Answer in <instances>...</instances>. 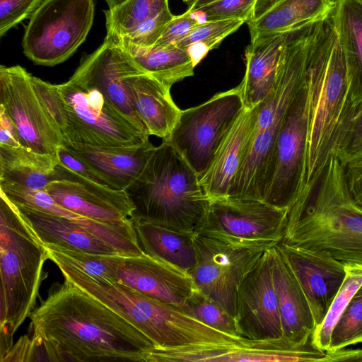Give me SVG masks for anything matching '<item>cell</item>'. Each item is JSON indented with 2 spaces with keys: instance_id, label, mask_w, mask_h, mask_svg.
I'll use <instances>...</instances> for the list:
<instances>
[{
  "instance_id": "cell-1",
  "label": "cell",
  "mask_w": 362,
  "mask_h": 362,
  "mask_svg": "<svg viewBox=\"0 0 362 362\" xmlns=\"http://www.w3.org/2000/svg\"><path fill=\"white\" fill-rule=\"evenodd\" d=\"M49 361H140L151 341L117 313L64 280L30 314Z\"/></svg>"
},
{
  "instance_id": "cell-2",
  "label": "cell",
  "mask_w": 362,
  "mask_h": 362,
  "mask_svg": "<svg viewBox=\"0 0 362 362\" xmlns=\"http://www.w3.org/2000/svg\"><path fill=\"white\" fill-rule=\"evenodd\" d=\"M334 10L315 23L309 50L308 145L303 190L313 188L320 180L354 107Z\"/></svg>"
},
{
  "instance_id": "cell-3",
  "label": "cell",
  "mask_w": 362,
  "mask_h": 362,
  "mask_svg": "<svg viewBox=\"0 0 362 362\" xmlns=\"http://www.w3.org/2000/svg\"><path fill=\"white\" fill-rule=\"evenodd\" d=\"M281 242L362 265V208L354 202L334 155L315 187L289 209Z\"/></svg>"
},
{
  "instance_id": "cell-4",
  "label": "cell",
  "mask_w": 362,
  "mask_h": 362,
  "mask_svg": "<svg viewBox=\"0 0 362 362\" xmlns=\"http://www.w3.org/2000/svg\"><path fill=\"white\" fill-rule=\"evenodd\" d=\"M125 191L134 205L132 221L180 232L196 233L210 204L198 175L165 139Z\"/></svg>"
},
{
  "instance_id": "cell-5",
  "label": "cell",
  "mask_w": 362,
  "mask_h": 362,
  "mask_svg": "<svg viewBox=\"0 0 362 362\" xmlns=\"http://www.w3.org/2000/svg\"><path fill=\"white\" fill-rule=\"evenodd\" d=\"M47 259L45 245L0 192V356L34 310Z\"/></svg>"
},
{
  "instance_id": "cell-6",
  "label": "cell",
  "mask_w": 362,
  "mask_h": 362,
  "mask_svg": "<svg viewBox=\"0 0 362 362\" xmlns=\"http://www.w3.org/2000/svg\"><path fill=\"white\" fill-rule=\"evenodd\" d=\"M31 81L66 146H129L149 139L147 133L118 112L95 88L70 78L57 85L33 76Z\"/></svg>"
},
{
  "instance_id": "cell-7",
  "label": "cell",
  "mask_w": 362,
  "mask_h": 362,
  "mask_svg": "<svg viewBox=\"0 0 362 362\" xmlns=\"http://www.w3.org/2000/svg\"><path fill=\"white\" fill-rule=\"evenodd\" d=\"M93 16V0H44L25 28L24 54L38 65L64 62L85 41Z\"/></svg>"
},
{
  "instance_id": "cell-8",
  "label": "cell",
  "mask_w": 362,
  "mask_h": 362,
  "mask_svg": "<svg viewBox=\"0 0 362 362\" xmlns=\"http://www.w3.org/2000/svg\"><path fill=\"white\" fill-rule=\"evenodd\" d=\"M288 209L264 201L229 196L210 199L196 233L226 243L269 250L284 239Z\"/></svg>"
},
{
  "instance_id": "cell-9",
  "label": "cell",
  "mask_w": 362,
  "mask_h": 362,
  "mask_svg": "<svg viewBox=\"0 0 362 362\" xmlns=\"http://www.w3.org/2000/svg\"><path fill=\"white\" fill-rule=\"evenodd\" d=\"M238 86L182 110L165 139L200 177L209 168L223 139L244 109Z\"/></svg>"
},
{
  "instance_id": "cell-10",
  "label": "cell",
  "mask_w": 362,
  "mask_h": 362,
  "mask_svg": "<svg viewBox=\"0 0 362 362\" xmlns=\"http://www.w3.org/2000/svg\"><path fill=\"white\" fill-rule=\"evenodd\" d=\"M308 127V87L306 80L284 118L263 201L288 209L305 187Z\"/></svg>"
},
{
  "instance_id": "cell-11",
  "label": "cell",
  "mask_w": 362,
  "mask_h": 362,
  "mask_svg": "<svg viewBox=\"0 0 362 362\" xmlns=\"http://www.w3.org/2000/svg\"><path fill=\"white\" fill-rule=\"evenodd\" d=\"M197 264L191 271L194 287L235 316L238 288L264 252L195 233Z\"/></svg>"
},
{
  "instance_id": "cell-12",
  "label": "cell",
  "mask_w": 362,
  "mask_h": 362,
  "mask_svg": "<svg viewBox=\"0 0 362 362\" xmlns=\"http://www.w3.org/2000/svg\"><path fill=\"white\" fill-rule=\"evenodd\" d=\"M0 105L14 123L22 146L57 156L62 136L35 92L31 74L22 66H0Z\"/></svg>"
},
{
  "instance_id": "cell-13",
  "label": "cell",
  "mask_w": 362,
  "mask_h": 362,
  "mask_svg": "<svg viewBox=\"0 0 362 362\" xmlns=\"http://www.w3.org/2000/svg\"><path fill=\"white\" fill-rule=\"evenodd\" d=\"M270 249L245 276L237 291L234 318L238 331L242 337L253 341L285 340L272 278Z\"/></svg>"
},
{
  "instance_id": "cell-14",
  "label": "cell",
  "mask_w": 362,
  "mask_h": 362,
  "mask_svg": "<svg viewBox=\"0 0 362 362\" xmlns=\"http://www.w3.org/2000/svg\"><path fill=\"white\" fill-rule=\"evenodd\" d=\"M45 191L62 206L87 218L115 225L131 221L134 205L125 190L96 183L59 163Z\"/></svg>"
},
{
  "instance_id": "cell-15",
  "label": "cell",
  "mask_w": 362,
  "mask_h": 362,
  "mask_svg": "<svg viewBox=\"0 0 362 362\" xmlns=\"http://www.w3.org/2000/svg\"><path fill=\"white\" fill-rule=\"evenodd\" d=\"M327 351L315 347L311 339L293 346L285 340L253 341L232 344H209L173 349L153 348L146 362L198 361H326Z\"/></svg>"
},
{
  "instance_id": "cell-16",
  "label": "cell",
  "mask_w": 362,
  "mask_h": 362,
  "mask_svg": "<svg viewBox=\"0 0 362 362\" xmlns=\"http://www.w3.org/2000/svg\"><path fill=\"white\" fill-rule=\"evenodd\" d=\"M142 72L144 71L130 54L106 36L96 50L82 56L79 66L70 79L98 90L118 112L148 134L132 106L124 85L126 77Z\"/></svg>"
},
{
  "instance_id": "cell-17",
  "label": "cell",
  "mask_w": 362,
  "mask_h": 362,
  "mask_svg": "<svg viewBox=\"0 0 362 362\" xmlns=\"http://www.w3.org/2000/svg\"><path fill=\"white\" fill-rule=\"evenodd\" d=\"M311 308L315 329L326 314L345 279V262L315 250L284 242L278 244Z\"/></svg>"
},
{
  "instance_id": "cell-18",
  "label": "cell",
  "mask_w": 362,
  "mask_h": 362,
  "mask_svg": "<svg viewBox=\"0 0 362 362\" xmlns=\"http://www.w3.org/2000/svg\"><path fill=\"white\" fill-rule=\"evenodd\" d=\"M114 282L178 307L185 303L194 289L189 274L144 252L136 256L120 255L115 269Z\"/></svg>"
},
{
  "instance_id": "cell-19",
  "label": "cell",
  "mask_w": 362,
  "mask_h": 362,
  "mask_svg": "<svg viewBox=\"0 0 362 362\" xmlns=\"http://www.w3.org/2000/svg\"><path fill=\"white\" fill-rule=\"evenodd\" d=\"M272 272L283 336L291 346L305 345L315 329L308 300L278 245L271 249Z\"/></svg>"
},
{
  "instance_id": "cell-20",
  "label": "cell",
  "mask_w": 362,
  "mask_h": 362,
  "mask_svg": "<svg viewBox=\"0 0 362 362\" xmlns=\"http://www.w3.org/2000/svg\"><path fill=\"white\" fill-rule=\"evenodd\" d=\"M169 0H126L104 10L107 36L132 45L149 47L161 36L173 15Z\"/></svg>"
},
{
  "instance_id": "cell-21",
  "label": "cell",
  "mask_w": 362,
  "mask_h": 362,
  "mask_svg": "<svg viewBox=\"0 0 362 362\" xmlns=\"http://www.w3.org/2000/svg\"><path fill=\"white\" fill-rule=\"evenodd\" d=\"M293 31L258 36L245 50V71L238 85L244 107L253 109L273 89Z\"/></svg>"
},
{
  "instance_id": "cell-22",
  "label": "cell",
  "mask_w": 362,
  "mask_h": 362,
  "mask_svg": "<svg viewBox=\"0 0 362 362\" xmlns=\"http://www.w3.org/2000/svg\"><path fill=\"white\" fill-rule=\"evenodd\" d=\"M0 192L16 205L57 215L76 223L113 246L123 256L143 253L132 220L127 223L115 225L87 218L62 206L45 190L0 185Z\"/></svg>"
},
{
  "instance_id": "cell-23",
  "label": "cell",
  "mask_w": 362,
  "mask_h": 362,
  "mask_svg": "<svg viewBox=\"0 0 362 362\" xmlns=\"http://www.w3.org/2000/svg\"><path fill=\"white\" fill-rule=\"evenodd\" d=\"M257 105L244 108L218 147L207 171L199 177L200 184L211 199L228 196L255 130Z\"/></svg>"
},
{
  "instance_id": "cell-24",
  "label": "cell",
  "mask_w": 362,
  "mask_h": 362,
  "mask_svg": "<svg viewBox=\"0 0 362 362\" xmlns=\"http://www.w3.org/2000/svg\"><path fill=\"white\" fill-rule=\"evenodd\" d=\"M337 0H257L246 22L250 40L298 30L327 17Z\"/></svg>"
},
{
  "instance_id": "cell-25",
  "label": "cell",
  "mask_w": 362,
  "mask_h": 362,
  "mask_svg": "<svg viewBox=\"0 0 362 362\" xmlns=\"http://www.w3.org/2000/svg\"><path fill=\"white\" fill-rule=\"evenodd\" d=\"M66 147L103 177L111 188L125 190L141 173L156 146L148 139L141 144L129 146Z\"/></svg>"
},
{
  "instance_id": "cell-26",
  "label": "cell",
  "mask_w": 362,
  "mask_h": 362,
  "mask_svg": "<svg viewBox=\"0 0 362 362\" xmlns=\"http://www.w3.org/2000/svg\"><path fill=\"white\" fill-rule=\"evenodd\" d=\"M124 85L132 106L149 136L167 139L181 115L170 87L145 72L125 78Z\"/></svg>"
},
{
  "instance_id": "cell-27",
  "label": "cell",
  "mask_w": 362,
  "mask_h": 362,
  "mask_svg": "<svg viewBox=\"0 0 362 362\" xmlns=\"http://www.w3.org/2000/svg\"><path fill=\"white\" fill-rule=\"evenodd\" d=\"M14 205L45 246L98 255H122L113 246L69 219Z\"/></svg>"
},
{
  "instance_id": "cell-28",
  "label": "cell",
  "mask_w": 362,
  "mask_h": 362,
  "mask_svg": "<svg viewBox=\"0 0 362 362\" xmlns=\"http://www.w3.org/2000/svg\"><path fill=\"white\" fill-rule=\"evenodd\" d=\"M132 223L143 252L189 275L197 264L195 233L177 231L146 222Z\"/></svg>"
},
{
  "instance_id": "cell-29",
  "label": "cell",
  "mask_w": 362,
  "mask_h": 362,
  "mask_svg": "<svg viewBox=\"0 0 362 362\" xmlns=\"http://www.w3.org/2000/svg\"><path fill=\"white\" fill-rule=\"evenodd\" d=\"M57 156L40 154L22 146H0V185L45 190L54 180Z\"/></svg>"
},
{
  "instance_id": "cell-30",
  "label": "cell",
  "mask_w": 362,
  "mask_h": 362,
  "mask_svg": "<svg viewBox=\"0 0 362 362\" xmlns=\"http://www.w3.org/2000/svg\"><path fill=\"white\" fill-rule=\"evenodd\" d=\"M334 13L354 107L362 102V3L358 0H337Z\"/></svg>"
},
{
  "instance_id": "cell-31",
  "label": "cell",
  "mask_w": 362,
  "mask_h": 362,
  "mask_svg": "<svg viewBox=\"0 0 362 362\" xmlns=\"http://www.w3.org/2000/svg\"><path fill=\"white\" fill-rule=\"evenodd\" d=\"M114 41L130 54L145 73L170 88L194 75L195 66L185 48L175 45L141 47Z\"/></svg>"
},
{
  "instance_id": "cell-32",
  "label": "cell",
  "mask_w": 362,
  "mask_h": 362,
  "mask_svg": "<svg viewBox=\"0 0 362 362\" xmlns=\"http://www.w3.org/2000/svg\"><path fill=\"white\" fill-rule=\"evenodd\" d=\"M346 275L344 282L334 298L322 324L311 335L312 344L327 351L332 330L351 298L362 284V265L345 262Z\"/></svg>"
},
{
  "instance_id": "cell-33",
  "label": "cell",
  "mask_w": 362,
  "mask_h": 362,
  "mask_svg": "<svg viewBox=\"0 0 362 362\" xmlns=\"http://www.w3.org/2000/svg\"><path fill=\"white\" fill-rule=\"evenodd\" d=\"M179 308L210 327L237 339H246L240 335L234 317L195 287L190 296Z\"/></svg>"
},
{
  "instance_id": "cell-34",
  "label": "cell",
  "mask_w": 362,
  "mask_h": 362,
  "mask_svg": "<svg viewBox=\"0 0 362 362\" xmlns=\"http://www.w3.org/2000/svg\"><path fill=\"white\" fill-rule=\"evenodd\" d=\"M45 247L48 259L62 261L95 279L114 282L115 269L120 255H98L50 245Z\"/></svg>"
},
{
  "instance_id": "cell-35",
  "label": "cell",
  "mask_w": 362,
  "mask_h": 362,
  "mask_svg": "<svg viewBox=\"0 0 362 362\" xmlns=\"http://www.w3.org/2000/svg\"><path fill=\"white\" fill-rule=\"evenodd\" d=\"M362 342V284L334 326L329 349L332 352Z\"/></svg>"
},
{
  "instance_id": "cell-36",
  "label": "cell",
  "mask_w": 362,
  "mask_h": 362,
  "mask_svg": "<svg viewBox=\"0 0 362 362\" xmlns=\"http://www.w3.org/2000/svg\"><path fill=\"white\" fill-rule=\"evenodd\" d=\"M245 23V21L238 18L204 21L195 26L177 45L187 49L192 45L198 44L209 51L216 48L227 36Z\"/></svg>"
},
{
  "instance_id": "cell-37",
  "label": "cell",
  "mask_w": 362,
  "mask_h": 362,
  "mask_svg": "<svg viewBox=\"0 0 362 362\" xmlns=\"http://www.w3.org/2000/svg\"><path fill=\"white\" fill-rule=\"evenodd\" d=\"M332 155L341 165L362 157V102L353 107Z\"/></svg>"
},
{
  "instance_id": "cell-38",
  "label": "cell",
  "mask_w": 362,
  "mask_h": 362,
  "mask_svg": "<svg viewBox=\"0 0 362 362\" xmlns=\"http://www.w3.org/2000/svg\"><path fill=\"white\" fill-rule=\"evenodd\" d=\"M257 0H216L195 11L205 21L238 18L246 23L251 17Z\"/></svg>"
},
{
  "instance_id": "cell-39",
  "label": "cell",
  "mask_w": 362,
  "mask_h": 362,
  "mask_svg": "<svg viewBox=\"0 0 362 362\" xmlns=\"http://www.w3.org/2000/svg\"><path fill=\"white\" fill-rule=\"evenodd\" d=\"M44 0H0V36L31 16Z\"/></svg>"
},
{
  "instance_id": "cell-40",
  "label": "cell",
  "mask_w": 362,
  "mask_h": 362,
  "mask_svg": "<svg viewBox=\"0 0 362 362\" xmlns=\"http://www.w3.org/2000/svg\"><path fill=\"white\" fill-rule=\"evenodd\" d=\"M49 361L42 341L38 337L27 335L18 341L0 358L1 362L9 361Z\"/></svg>"
},
{
  "instance_id": "cell-41",
  "label": "cell",
  "mask_w": 362,
  "mask_h": 362,
  "mask_svg": "<svg viewBox=\"0 0 362 362\" xmlns=\"http://www.w3.org/2000/svg\"><path fill=\"white\" fill-rule=\"evenodd\" d=\"M192 12L187 10L181 15L174 16L154 45H177L180 43L200 23L192 17Z\"/></svg>"
},
{
  "instance_id": "cell-42",
  "label": "cell",
  "mask_w": 362,
  "mask_h": 362,
  "mask_svg": "<svg viewBox=\"0 0 362 362\" xmlns=\"http://www.w3.org/2000/svg\"><path fill=\"white\" fill-rule=\"evenodd\" d=\"M57 156L58 163L91 181L111 188L103 177L71 153L64 145L62 144L58 147Z\"/></svg>"
},
{
  "instance_id": "cell-43",
  "label": "cell",
  "mask_w": 362,
  "mask_h": 362,
  "mask_svg": "<svg viewBox=\"0 0 362 362\" xmlns=\"http://www.w3.org/2000/svg\"><path fill=\"white\" fill-rule=\"evenodd\" d=\"M342 165L349 193L354 202L362 208V157Z\"/></svg>"
},
{
  "instance_id": "cell-44",
  "label": "cell",
  "mask_w": 362,
  "mask_h": 362,
  "mask_svg": "<svg viewBox=\"0 0 362 362\" xmlns=\"http://www.w3.org/2000/svg\"><path fill=\"white\" fill-rule=\"evenodd\" d=\"M0 146L17 147L21 143L16 127L2 106L0 105Z\"/></svg>"
},
{
  "instance_id": "cell-45",
  "label": "cell",
  "mask_w": 362,
  "mask_h": 362,
  "mask_svg": "<svg viewBox=\"0 0 362 362\" xmlns=\"http://www.w3.org/2000/svg\"><path fill=\"white\" fill-rule=\"evenodd\" d=\"M329 361H362V350H343L328 352Z\"/></svg>"
},
{
  "instance_id": "cell-46",
  "label": "cell",
  "mask_w": 362,
  "mask_h": 362,
  "mask_svg": "<svg viewBox=\"0 0 362 362\" xmlns=\"http://www.w3.org/2000/svg\"><path fill=\"white\" fill-rule=\"evenodd\" d=\"M214 1L216 0H194V1L189 5V8L187 10L194 13V12L197 11L198 8Z\"/></svg>"
},
{
  "instance_id": "cell-47",
  "label": "cell",
  "mask_w": 362,
  "mask_h": 362,
  "mask_svg": "<svg viewBox=\"0 0 362 362\" xmlns=\"http://www.w3.org/2000/svg\"><path fill=\"white\" fill-rule=\"evenodd\" d=\"M125 1L126 0H105L109 8H113Z\"/></svg>"
},
{
  "instance_id": "cell-48",
  "label": "cell",
  "mask_w": 362,
  "mask_h": 362,
  "mask_svg": "<svg viewBox=\"0 0 362 362\" xmlns=\"http://www.w3.org/2000/svg\"><path fill=\"white\" fill-rule=\"evenodd\" d=\"M185 3L187 4L188 5H189L190 4H192L194 0H182Z\"/></svg>"
},
{
  "instance_id": "cell-49",
  "label": "cell",
  "mask_w": 362,
  "mask_h": 362,
  "mask_svg": "<svg viewBox=\"0 0 362 362\" xmlns=\"http://www.w3.org/2000/svg\"><path fill=\"white\" fill-rule=\"evenodd\" d=\"M361 3H362V0H358Z\"/></svg>"
}]
</instances>
